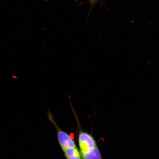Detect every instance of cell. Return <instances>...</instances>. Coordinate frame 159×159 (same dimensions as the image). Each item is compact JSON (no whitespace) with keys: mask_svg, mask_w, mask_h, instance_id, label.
<instances>
[{"mask_svg":"<svg viewBox=\"0 0 159 159\" xmlns=\"http://www.w3.org/2000/svg\"><path fill=\"white\" fill-rule=\"evenodd\" d=\"M78 143L81 156L98 147L93 137L89 133L83 131L79 133Z\"/></svg>","mask_w":159,"mask_h":159,"instance_id":"2","label":"cell"},{"mask_svg":"<svg viewBox=\"0 0 159 159\" xmlns=\"http://www.w3.org/2000/svg\"><path fill=\"white\" fill-rule=\"evenodd\" d=\"M48 118L50 120L54 125L56 128L57 132V138L60 146L62 149L63 152L68 149L76 147V145L74 141L71 138L69 135L64 131L59 128L55 122L52 115L49 113Z\"/></svg>","mask_w":159,"mask_h":159,"instance_id":"1","label":"cell"},{"mask_svg":"<svg viewBox=\"0 0 159 159\" xmlns=\"http://www.w3.org/2000/svg\"><path fill=\"white\" fill-rule=\"evenodd\" d=\"M63 152L66 159H82L80 151L77 147L68 149Z\"/></svg>","mask_w":159,"mask_h":159,"instance_id":"3","label":"cell"}]
</instances>
